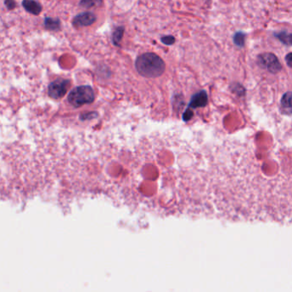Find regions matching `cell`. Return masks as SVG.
Returning a JSON list of instances; mask_svg holds the SVG:
<instances>
[{
	"label": "cell",
	"instance_id": "6da1fadb",
	"mask_svg": "<svg viewBox=\"0 0 292 292\" xmlns=\"http://www.w3.org/2000/svg\"><path fill=\"white\" fill-rule=\"evenodd\" d=\"M135 68L140 76L146 78H157L165 72L166 65L158 55L146 52L137 58Z\"/></svg>",
	"mask_w": 292,
	"mask_h": 292
},
{
	"label": "cell",
	"instance_id": "7a4b0ae2",
	"mask_svg": "<svg viewBox=\"0 0 292 292\" xmlns=\"http://www.w3.org/2000/svg\"><path fill=\"white\" fill-rule=\"evenodd\" d=\"M94 99V91L93 87L88 85L75 87L68 96L69 104L75 107H81L82 105L91 104L93 103Z\"/></svg>",
	"mask_w": 292,
	"mask_h": 292
},
{
	"label": "cell",
	"instance_id": "3957f363",
	"mask_svg": "<svg viewBox=\"0 0 292 292\" xmlns=\"http://www.w3.org/2000/svg\"><path fill=\"white\" fill-rule=\"evenodd\" d=\"M257 64L260 68L266 69L271 74H278L282 69L281 63L278 57L272 52H264L258 55Z\"/></svg>",
	"mask_w": 292,
	"mask_h": 292
},
{
	"label": "cell",
	"instance_id": "277c9868",
	"mask_svg": "<svg viewBox=\"0 0 292 292\" xmlns=\"http://www.w3.org/2000/svg\"><path fill=\"white\" fill-rule=\"evenodd\" d=\"M70 87V81L67 79L55 80L54 82L50 83L48 87V94L50 98L58 100L64 97L67 94L68 88Z\"/></svg>",
	"mask_w": 292,
	"mask_h": 292
},
{
	"label": "cell",
	"instance_id": "5b68a950",
	"mask_svg": "<svg viewBox=\"0 0 292 292\" xmlns=\"http://www.w3.org/2000/svg\"><path fill=\"white\" fill-rule=\"evenodd\" d=\"M97 21V17L92 12H82L75 16L73 19V26L75 28H83V27H88L93 24Z\"/></svg>",
	"mask_w": 292,
	"mask_h": 292
},
{
	"label": "cell",
	"instance_id": "8992f818",
	"mask_svg": "<svg viewBox=\"0 0 292 292\" xmlns=\"http://www.w3.org/2000/svg\"><path fill=\"white\" fill-rule=\"evenodd\" d=\"M207 104H208V94L206 91L202 90L193 95L190 102L189 106L192 108H199L205 106Z\"/></svg>",
	"mask_w": 292,
	"mask_h": 292
},
{
	"label": "cell",
	"instance_id": "52a82bcc",
	"mask_svg": "<svg viewBox=\"0 0 292 292\" xmlns=\"http://www.w3.org/2000/svg\"><path fill=\"white\" fill-rule=\"evenodd\" d=\"M280 110L284 114L292 115V92H286L280 101Z\"/></svg>",
	"mask_w": 292,
	"mask_h": 292
},
{
	"label": "cell",
	"instance_id": "ba28073f",
	"mask_svg": "<svg viewBox=\"0 0 292 292\" xmlns=\"http://www.w3.org/2000/svg\"><path fill=\"white\" fill-rule=\"evenodd\" d=\"M22 6L30 14L38 16L42 11V5L36 0H23Z\"/></svg>",
	"mask_w": 292,
	"mask_h": 292
},
{
	"label": "cell",
	"instance_id": "9c48e42d",
	"mask_svg": "<svg viewBox=\"0 0 292 292\" xmlns=\"http://www.w3.org/2000/svg\"><path fill=\"white\" fill-rule=\"evenodd\" d=\"M45 28L50 31H58L61 29V22L58 18L46 17L44 20Z\"/></svg>",
	"mask_w": 292,
	"mask_h": 292
},
{
	"label": "cell",
	"instance_id": "30bf717a",
	"mask_svg": "<svg viewBox=\"0 0 292 292\" xmlns=\"http://www.w3.org/2000/svg\"><path fill=\"white\" fill-rule=\"evenodd\" d=\"M275 38H277L279 41L286 46H292V34L281 31V32H276L274 34Z\"/></svg>",
	"mask_w": 292,
	"mask_h": 292
},
{
	"label": "cell",
	"instance_id": "8fae6325",
	"mask_svg": "<svg viewBox=\"0 0 292 292\" xmlns=\"http://www.w3.org/2000/svg\"><path fill=\"white\" fill-rule=\"evenodd\" d=\"M125 28L124 27H118L114 29V32L112 34V42L114 46L119 47L121 43V40L124 35Z\"/></svg>",
	"mask_w": 292,
	"mask_h": 292
},
{
	"label": "cell",
	"instance_id": "7c38bea8",
	"mask_svg": "<svg viewBox=\"0 0 292 292\" xmlns=\"http://www.w3.org/2000/svg\"><path fill=\"white\" fill-rule=\"evenodd\" d=\"M246 34L242 31H238L233 35V43L239 48H243L245 45Z\"/></svg>",
	"mask_w": 292,
	"mask_h": 292
},
{
	"label": "cell",
	"instance_id": "4fadbf2b",
	"mask_svg": "<svg viewBox=\"0 0 292 292\" xmlns=\"http://www.w3.org/2000/svg\"><path fill=\"white\" fill-rule=\"evenodd\" d=\"M103 4V0H81L79 5L81 7L90 9V8L99 7Z\"/></svg>",
	"mask_w": 292,
	"mask_h": 292
},
{
	"label": "cell",
	"instance_id": "5bb4252c",
	"mask_svg": "<svg viewBox=\"0 0 292 292\" xmlns=\"http://www.w3.org/2000/svg\"><path fill=\"white\" fill-rule=\"evenodd\" d=\"M161 41L167 46H172L175 44V38L172 35H166L161 38Z\"/></svg>",
	"mask_w": 292,
	"mask_h": 292
},
{
	"label": "cell",
	"instance_id": "9a60e30c",
	"mask_svg": "<svg viewBox=\"0 0 292 292\" xmlns=\"http://www.w3.org/2000/svg\"><path fill=\"white\" fill-rule=\"evenodd\" d=\"M4 5L7 7L8 10H14L16 7V3L15 0H4Z\"/></svg>",
	"mask_w": 292,
	"mask_h": 292
},
{
	"label": "cell",
	"instance_id": "2e32d148",
	"mask_svg": "<svg viewBox=\"0 0 292 292\" xmlns=\"http://www.w3.org/2000/svg\"><path fill=\"white\" fill-rule=\"evenodd\" d=\"M232 90L235 91L237 93H242V94H244V92H245V89L243 87V86H241L240 84L239 83H236V84H233V86H232Z\"/></svg>",
	"mask_w": 292,
	"mask_h": 292
},
{
	"label": "cell",
	"instance_id": "e0dca14e",
	"mask_svg": "<svg viewBox=\"0 0 292 292\" xmlns=\"http://www.w3.org/2000/svg\"><path fill=\"white\" fill-rule=\"evenodd\" d=\"M193 117V112L191 110H187L183 115V119L185 121H188Z\"/></svg>",
	"mask_w": 292,
	"mask_h": 292
},
{
	"label": "cell",
	"instance_id": "ac0fdd59",
	"mask_svg": "<svg viewBox=\"0 0 292 292\" xmlns=\"http://www.w3.org/2000/svg\"><path fill=\"white\" fill-rule=\"evenodd\" d=\"M285 62L290 68H292V52H290L285 56Z\"/></svg>",
	"mask_w": 292,
	"mask_h": 292
}]
</instances>
